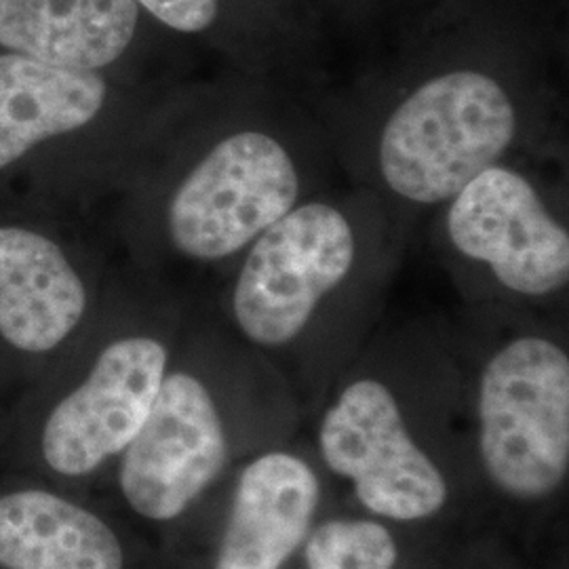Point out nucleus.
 <instances>
[{
  "mask_svg": "<svg viewBox=\"0 0 569 569\" xmlns=\"http://www.w3.org/2000/svg\"><path fill=\"white\" fill-rule=\"evenodd\" d=\"M470 443L488 531L538 566L566 540L568 350L540 333L493 350L470 399Z\"/></svg>",
  "mask_w": 569,
  "mask_h": 569,
  "instance_id": "nucleus-1",
  "label": "nucleus"
},
{
  "mask_svg": "<svg viewBox=\"0 0 569 569\" xmlns=\"http://www.w3.org/2000/svg\"><path fill=\"white\" fill-rule=\"evenodd\" d=\"M296 413L230 411L203 376L169 367L110 477L122 512L167 540L249 456L298 437Z\"/></svg>",
  "mask_w": 569,
  "mask_h": 569,
  "instance_id": "nucleus-2",
  "label": "nucleus"
},
{
  "mask_svg": "<svg viewBox=\"0 0 569 569\" xmlns=\"http://www.w3.org/2000/svg\"><path fill=\"white\" fill-rule=\"evenodd\" d=\"M333 500L305 437H293L234 468L164 540V559L180 569H296L310 529Z\"/></svg>",
  "mask_w": 569,
  "mask_h": 569,
  "instance_id": "nucleus-3",
  "label": "nucleus"
},
{
  "mask_svg": "<svg viewBox=\"0 0 569 569\" xmlns=\"http://www.w3.org/2000/svg\"><path fill=\"white\" fill-rule=\"evenodd\" d=\"M515 106L488 74L460 70L416 89L388 119L380 169L388 186L416 203H441L509 150Z\"/></svg>",
  "mask_w": 569,
  "mask_h": 569,
  "instance_id": "nucleus-4",
  "label": "nucleus"
},
{
  "mask_svg": "<svg viewBox=\"0 0 569 569\" xmlns=\"http://www.w3.org/2000/svg\"><path fill=\"white\" fill-rule=\"evenodd\" d=\"M355 232L326 203L291 209L249 251L232 293V319L247 345L284 350L312 323L355 264Z\"/></svg>",
  "mask_w": 569,
  "mask_h": 569,
  "instance_id": "nucleus-5",
  "label": "nucleus"
},
{
  "mask_svg": "<svg viewBox=\"0 0 569 569\" xmlns=\"http://www.w3.org/2000/svg\"><path fill=\"white\" fill-rule=\"evenodd\" d=\"M169 363V348L150 333H129L103 346L87 376L42 422L44 468L68 483L110 475L143 427Z\"/></svg>",
  "mask_w": 569,
  "mask_h": 569,
  "instance_id": "nucleus-6",
  "label": "nucleus"
},
{
  "mask_svg": "<svg viewBox=\"0 0 569 569\" xmlns=\"http://www.w3.org/2000/svg\"><path fill=\"white\" fill-rule=\"evenodd\" d=\"M300 182L281 143L241 131L218 143L176 190L167 230L178 251L222 260L258 239L298 201Z\"/></svg>",
  "mask_w": 569,
  "mask_h": 569,
  "instance_id": "nucleus-7",
  "label": "nucleus"
},
{
  "mask_svg": "<svg viewBox=\"0 0 569 569\" xmlns=\"http://www.w3.org/2000/svg\"><path fill=\"white\" fill-rule=\"evenodd\" d=\"M448 232L460 253L488 264L512 293L540 298L568 284V230L507 167H489L453 197Z\"/></svg>",
  "mask_w": 569,
  "mask_h": 569,
  "instance_id": "nucleus-8",
  "label": "nucleus"
},
{
  "mask_svg": "<svg viewBox=\"0 0 569 569\" xmlns=\"http://www.w3.org/2000/svg\"><path fill=\"white\" fill-rule=\"evenodd\" d=\"M150 552L117 517L60 489L0 491V569H152Z\"/></svg>",
  "mask_w": 569,
  "mask_h": 569,
  "instance_id": "nucleus-9",
  "label": "nucleus"
},
{
  "mask_svg": "<svg viewBox=\"0 0 569 569\" xmlns=\"http://www.w3.org/2000/svg\"><path fill=\"white\" fill-rule=\"evenodd\" d=\"M87 287L60 244L0 226V338L28 355L51 352L81 326Z\"/></svg>",
  "mask_w": 569,
  "mask_h": 569,
  "instance_id": "nucleus-10",
  "label": "nucleus"
},
{
  "mask_svg": "<svg viewBox=\"0 0 569 569\" xmlns=\"http://www.w3.org/2000/svg\"><path fill=\"white\" fill-rule=\"evenodd\" d=\"M138 18L136 0H0V47L98 72L127 51Z\"/></svg>",
  "mask_w": 569,
  "mask_h": 569,
  "instance_id": "nucleus-11",
  "label": "nucleus"
},
{
  "mask_svg": "<svg viewBox=\"0 0 569 569\" xmlns=\"http://www.w3.org/2000/svg\"><path fill=\"white\" fill-rule=\"evenodd\" d=\"M108 84L93 70H72L20 53L0 56V171L37 143L79 131L102 112Z\"/></svg>",
  "mask_w": 569,
  "mask_h": 569,
  "instance_id": "nucleus-12",
  "label": "nucleus"
},
{
  "mask_svg": "<svg viewBox=\"0 0 569 569\" xmlns=\"http://www.w3.org/2000/svg\"><path fill=\"white\" fill-rule=\"evenodd\" d=\"M467 542L446 540L333 500L310 529L296 569H407Z\"/></svg>",
  "mask_w": 569,
  "mask_h": 569,
  "instance_id": "nucleus-13",
  "label": "nucleus"
},
{
  "mask_svg": "<svg viewBox=\"0 0 569 569\" xmlns=\"http://www.w3.org/2000/svg\"><path fill=\"white\" fill-rule=\"evenodd\" d=\"M164 26L180 32L207 30L220 9V0H136Z\"/></svg>",
  "mask_w": 569,
  "mask_h": 569,
  "instance_id": "nucleus-14",
  "label": "nucleus"
},
{
  "mask_svg": "<svg viewBox=\"0 0 569 569\" xmlns=\"http://www.w3.org/2000/svg\"><path fill=\"white\" fill-rule=\"evenodd\" d=\"M468 542H470V540H468ZM467 545H462V547H458V549L435 552V555H430L427 559H422V561H418V563H413V566H409L407 569H451L453 568V563H456V559H458V555L462 552V549H465Z\"/></svg>",
  "mask_w": 569,
  "mask_h": 569,
  "instance_id": "nucleus-15",
  "label": "nucleus"
}]
</instances>
